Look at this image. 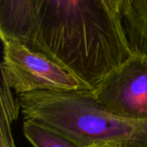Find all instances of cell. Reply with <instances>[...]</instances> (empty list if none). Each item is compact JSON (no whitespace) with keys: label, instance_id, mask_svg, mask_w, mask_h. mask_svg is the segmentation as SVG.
Listing matches in <instances>:
<instances>
[{"label":"cell","instance_id":"cell-3","mask_svg":"<svg viewBox=\"0 0 147 147\" xmlns=\"http://www.w3.org/2000/svg\"><path fill=\"white\" fill-rule=\"evenodd\" d=\"M1 74L17 96L37 91H92L74 75L24 45L2 39Z\"/></svg>","mask_w":147,"mask_h":147},{"label":"cell","instance_id":"cell-4","mask_svg":"<svg viewBox=\"0 0 147 147\" xmlns=\"http://www.w3.org/2000/svg\"><path fill=\"white\" fill-rule=\"evenodd\" d=\"M92 94L114 115L129 121L147 122V57L132 55Z\"/></svg>","mask_w":147,"mask_h":147},{"label":"cell","instance_id":"cell-6","mask_svg":"<svg viewBox=\"0 0 147 147\" xmlns=\"http://www.w3.org/2000/svg\"><path fill=\"white\" fill-rule=\"evenodd\" d=\"M22 130L34 147H81L58 130L33 119H25Z\"/></svg>","mask_w":147,"mask_h":147},{"label":"cell","instance_id":"cell-7","mask_svg":"<svg viewBox=\"0 0 147 147\" xmlns=\"http://www.w3.org/2000/svg\"><path fill=\"white\" fill-rule=\"evenodd\" d=\"M1 115H0V147H16L12 135V123L18 117L21 110L18 97L4 78L1 76Z\"/></svg>","mask_w":147,"mask_h":147},{"label":"cell","instance_id":"cell-1","mask_svg":"<svg viewBox=\"0 0 147 147\" xmlns=\"http://www.w3.org/2000/svg\"><path fill=\"white\" fill-rule=\"evenodd\" d=\"M0 37L47 57L92 91L133 55L117 0H0Z\"/></svg>","mask_w":147,"mask_h":147},{"label":"cell","instance_id":"cell-5","mask_svg":"<svg viewBox=\"0 0 147 147\" xmlns=\"http://www.w3.org/2000/svg\"><path fill=\"white\" fill-rule=\"evenodd\" d=\"M117 9L132 54L147 57V0H117Z\"/></svg>","mask_w":147,"mask_h":147},{"label":"cell","instance_id":"cell-8","mask_svg":"<svg viewBox=\"0 0 147 147\" xmlns=\"http://www.w3.org/2000/svg\"><path fill=\"white\" fill-rule=\"evenodd\" d=\"M89 147H125L121 144H113V143H104L99 145H92Z\"/></svg>","mask_w":147,"mask_h":147},{"label":"cell","instance_id":"cell-2","mask_svg":"<svg viewBox=\"0 0 147 147\" xmlns=\"http://www.w3.org/2000/svg\"><path fill=\"white\" fill-rule=\"evenodd\" d=\"M17 97L25 119L52 127L81 147L104 143L147 147V122L114 115L92 91H37Z\"/></svg>","mask_w":147,"mask_h":147}]
</instances>
